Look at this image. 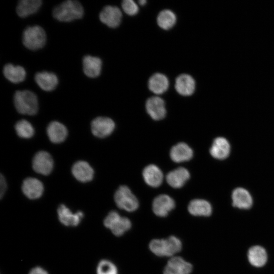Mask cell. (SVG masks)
<instances>
[{"instance_id": "1", "label": "cell", "mask_w": 274, "mask_h": 274, "mask_svg": "<svg viewBox=\"0 0 274 274\" xmlns=\"http://www.w3.org/2000/svg\"><path fill=\"white\" fill-rule=\"evenodd\" d=\"M149 248L152 253L158 257H173L182 249L181 241L175 235L166 238L151 240Z\"/></svg>"}, {"instance_id": "2", "label": "cell", "mask_w": 274, "mask_h": 274, "mask_svg": "<svg viewBox=\"0 0 274 274\" xmlns=\"http://www.w3.org/2000/svg\"><path fill=\"white\" fill-rule=\"evenodd\" d=\"M84 14L81 4L76 0H67L57 5L53 11V17L63 22L80 19Z\"/></svg>"}, {"instance_id": "3", "label": "cell", "mask_w": 274, "mask_h": 274, "mask_svg": "<svg viewBox=\"0 0 274 274\" xmlns=\"http://www.w3.org/2000/svg\"><path fill=\"white\" fill-rule=\"evenodd\" d=\"M14 102L17 111L24 115H35L38 110L37 95L28 90H18L14 96Z\"/></svg>"}, {"instance_id": "4", "label": "cell", "mask_w": 274, "mask_h": 274, "mask_svg": "<svg viewBox=\"0 0 274 274\" xmlns=\"http://www.w3.org/2000/svg\"><path fill=\"white\" fill-rule=\"evenodd\" d=\"M46 41V32L40 26H28L23 32V44L29 49L36 50L41 49L45 45Z\"/></svg>"}, {"instance_id": "5", "label": "cell", "mask_w": 274, "mask_h": 274, "mask_svg": "<svg viewBox=\"0 0 274 274\" xmlns=\"http://www.w3.org/2000/svg\"><path fill=\"white\" fill-rule=\"evenodd\" d=\"M104 224L117 236L123 235L132 226L131 221L128 218L121 216L115 211L109 213L104 220Z\"/></svg>"}, {"instance_id": "6", "label": "cell", "mask_w": 274, "mask_h": 274, "mask_svg": "<svg viewBox=\"0 0 274 274\" xmlns=\"http://www.w3.org/2000/svg\"><path fill=\"white\" fill-rule=\"evenodd\" d=\"M114 200L119 208L128 212H134L139 208L137 198L126 186H121L117 190Z\"/></svg>"}, {"instance_id": "7", "label": "cell", "mask_w": 274, "mask_h": 274, "mask_svg": "<svg viewBox=\"0 0 274 274\" xmlns=\"http://www.w3.org/2000/svg\"><path fill=\"white\" fill-rule=\"evenodd\" d=\"M192 265L182 257L175 256L170 257L163 270V274H190Z\"/></svg>"}, {"instance_id": "8", "label": "cell", "mask_w": 274, "mask_h": 274, "mask_svg": "<svg viewBox=\"0 0 274 274\" xmlns=\"http://www.w3.org/2000/svg\"><path fill=\"white\" fill-rule=\"evenodd\" d=\"M115 124L111 118L98 117L93 120L91 124V131L96 137L103 138L109 136L114 131Z\"/></svg>"}, {"instance_id": "9", "label": "cell", "mask_w": 274, "mask_h": 274, "mask_svg": "<svg viewBox=\"0 0 274 274\" xmlns=\"http://www.w3.org/2000/svg\"><path fill=\"white\" fill-rule=\"evenodd\" d=\"M32 167L39 174L49 175L53 167V160L50 154L44 151L38 152L32 159Z\"/></svg>"}, {"instance_id": "10", "label": "cell", "mask_w": 274, "mask_h": 274, "mask_svg": "<svg viewBox=\"0 0 274 274\" xmlns=\"http://www.w3.org/2000/svg\"><path fill=\"white\" fill-rule=\"evenodd\" d=\"M175 208L174 200L167 194H160L156 197L152 202V210L158 217H166Z\"/></svg>"}, {"instance_id": "11", "label": "cell", "mask_w": 274, "mask_h": 274, "mask_svg": "<svg viewBox=\"0 0 274 274\" xmlns=\"http://www.w3.org/2000/svg\"><path fill=\"white\" fill-rule=\"evenodd\" d=\"M122 16V12L119 8L108 5L100 12L99 18L101 22L108 26L115 28L120 25Z\"/></svg>"}, {"instance_id": "12", "label": "cell", "mask_w": 274, "mask_h": 274, "mask_svg": "<svg viewBox=\"0 0 274 274\" xmlns=\"http://www.w3.org/2000/svg\"><path fill=\"white\" fill-rule=\"evenodd\" d=\"M146 109L149 116L155 120L162 119L166 113L164 101L157 96H152L147 100Z\"/></svg>"}, {"instance_id": "13", "label": "cell", "mask_w": 274, "mask_h": 274, "mask_svg": "<svg viewBox=\"0 0 274 274\" xmlns=\"http://www.w3.org/2000/svg\"><path fill=\"white\" fill-rule=\"evenodd\" d=\"M175 88L179 94L184 96H190L195 92V81L189 74H181L176 79Z\"/></svg>"}, {"instance_id": "14", "label": "cell", "mask_w": 274, "mask_h": 274, "mask_svg": "<svg viewBox=\"0 0 274 274\" xmlns=\"http://www.w3.org/2000/svg\"><path fill=\"white\" fill-rule=\"evenodd\" d=\"M58 219L61 223L66 226H78L83 217V213L78 211L76 213L72 212L65 205L61 204L57 209Z\"/></svg>"}, {"instance_id": "15", "label": "cell", "mask_w": 274, "mask_h": 274, "mask_svg": "<svg viewBox=\"0 0 274 274\" xmlns=\"http://www.w3.org/2000/svg\"><path fill=\"white\" fill-rule=\"evenodd\" d=\"M22 190L27 197L31 199H35L42 196L44 191V186L42 183L38 179L28 178L23 182Z\"/></svg>"}, {"instance_id": "16", "label": "cell", "mask_w": 274, "mask_h": 274, "mask_svg": "<svg viewBox=\"0 0 274 274\" xmlns=\"http://www.w3.org/2000/svg\"><path fill=\"white\" fill-rule=\"evenodd\" d=\"M72 172L74 177L81 182L91 181L93 177L94 171L86 161H79L73 166Z\"/></svg>"}, {"instance_id": "17", "label": "cell", "mask_w": 274, "mask_h": 274, "mask_svg": "<svg viewBox=\"0 0 274 274\" xmlns=\"http://www.w3.org/2000/svg\"><path fill=\"white\" fill-rule=\"evenodd\" d=\"M192 149L186 143L181 142L174 146L170 151V158L175 162L180 163L191 159L193 156Z\"/></svg>"}, {"instance_id": "18", "label": "cell", "mask_w": 274, "mask_h": 274, "mask_svg": "<svg viewBox=\"0 0 274 274\" xmlns=\"http://www.w3.org/2000/svg\"><path fill=\"white\" fill-rule=\"evenodd\" d=\"M190 178L188 170L184 167H179L170 172L166 176L167 183L171 187L179 188L186 183Z\"/></svg>"}, {"instance_id": "19", "label": "cell", "mask_w": 274, "mask_h": 274, "mask_svg": "<svg viewBox=\"0 0 274 274\" xmlns=\"http://www.w3.org/2000/svg\"><path fill=\"white\" fill-rule=\"evenodd\" d=\"M149 89L156 94H161L168 89L169 81L164 75L157 73L150 77L148 80Z\"/></svg>"}, {"instance_id": "20", "label": "cell", "mask_w": 274, "mask_h": 274, "mask_svg": "<svg viewBox=\"0 0 274 274\" xmlns=\"http://www.w3.org/2000/svg\"><path fill=\"white\" fill-rule=\"evenodd\" d=\"M143 177L145 182L150 186H159L163 180V174L160 168L154 164H150L145 167Z\"/></svg>"}, {"instance_id": "21", "label": "cell", "mask_w": 274, "mask_h": 274, "mask_svg": "<svg viewBox=\"0 0 274 274\" xmlns=\"http://www.w3.org/2000/svg\"><path fill=\"white\" fill-rule=\"evenodd\" d=\"M102 61L95 56L86 55L83 58V68L84 74L88 77L96 78L101 72Z\"/></svg>"}, {"instance_id": "22", "label": "cell", "mask_w": 274, "mask_h": 274, "mask_svg": "<svg viewBox=\"0 0 274 274\" xmlns=\"http://www.w3.org/2000/svg\"><path fill=\"white\" fill-rule=\"evenodd\" d=\"M35 79L39 86L46 91L54 90L58 82L55 74L45 71L37 73L35 75Z\"/></svg>"}, {"instance_id": "23", "label": "cell", "mask_w": 274, "mask_h": 274, "mask_svg": "<svg viewBox=\"0 0 274 274\" xmlns=\"http://www.w3.org/2000/svg\"><path fill=\"white\" fill-rule=\"evenodd\" d=\"M230 150L228 141L222 137L215 139L210 148L211 155L215 158L224 159L228 157Z\"/></svg>"}, {"instance_id": "24", "label": "cell", "mask_w": 274, "mask_h": 274, "mask_svg": "<svg viewBox=\"0 0 274 274\" xmlns=\"http://www.w3.org/2000/svg\"><path fill=\"white\" fill-rule=\"evenodd\" d=\"M47 133L50 140L54 143L63 142L67 135L65 126L58 121H52L47 128Z\"/></svg>"}, {"instance_id": "25", "label": "cell", "mask_w": 274, "mask_h": 274, "mask_svg": "<svg viewBox=\"0 0 274 274\" xmlns=\"http://www.w3.org/2000/svg\"><path fill=\"white\" fill-rule=\"evenodd\" d=\"M232 199L233 206L239 209H249L253 203L251 194L243 188H237L233 190Z\"/></svg>"}, {"instance_id": "26", "label": "cell", "mask_w": 274, "mask_h": 274, "mask_svg": "<svg viewBox=\"0 0 274 274\" xmlns=\"http://www.w3.org/2000/svg\"><path fill=\"white\" fill-rule=\"evenodd\" d=\"M188 211L194 216L207 217L211 215L212 208L208 201L202 199H194L189 202Z\"/></svg>"}, {"instance_id": "27", "label": "cell", "mask_w": 274, "mask_h": 274, "mask_svg": "<svg viewBox=\"0 0 274 274\" xmlns=\"http://www.w3.org/2000/svg\"><path fill=\"white\" fill-rule=\"evenodd\" d=\"M3 73L8 80L14 83L22 82L26 76V72L23 67L10 63L4 66Z\"/></svg>"}, {"instance_id": "28", "label": "cell", "mask_w": 274, "mask_h": 274, "mask_svg": "<svg viewBox=\"0 0 274 274\" xmlns=\"http://www.w3.org/2000/svg\"><path fill=\"white\" fill-rule=\"evenodd\" d=\"M42 5L41 0H21L16 7V12L19 16L25 17L35 13Z\"/></svg>"}, {"instance_id": "29", "label": "cell", "mask_w": 274, "mask_h": 274, "mask_svg": "<svg viewBox=\"0 0 274 274\" xmlns=\"http://www.w3.org/2000/svg\"><path fill=\"white\" fill-rule=\"evenodd\" d=\"M248 258L250 263L256 267L263 266L267 259L266 251L259 246L252 247L249 250Z\"/></svg>"}, {"instance_id": "30", "label": "cell", "mask_w": 274, "mask_h": 274, "mask_svg": "<svg viewBox=\"0 0 274 274\" xmlns=\"http://www.w3.org/2000/svg\"><path fill=\"white\" fill-rule=\"evenodd\" d=\"M156 20L158 25L160 28L168 30L175 25L177 17L172 11L169 9H164L159 12Z\"/></svg>"}, {"instance_id": "31", "label": "cell", "mask_w": 274, "mask_h": 274, "mask_svg": "<svg viewBox=\"0 0 274 274\" xmlns=\"http://www.w3.org/2000/svg\"><path fill=\"white\" fill-rule=\"evenodd\" d=\"M17 134L21 138L28 139L34 134V129L31 124L25 120L18 121L15 125Z\"/></svg>"}, {"instance_id": "32", "label": "cell", "mask_w": 274, "mask_h": 274, "mask_svg": "<svg viewBox=\"0 0 274 274\" xmlns=\"http://www.w3.org/2000/svg\"><path fill=\"white\" fill-rule=\"evenodd\" d=\"M97 274H118L116 265L108 260H102L98 264L96 268Z\"/></svg>"}, {"instance_id": "33", "label": "cell", "mask_w": 274, "mask_h": 274, "mask_svg": "<svg viewBox=\"0 0 274 274\" xmlns=\"http://www.w3.org/2000/svg\"><path fill=\"white\" fill-rule=\"evenodd\" d=\"M121 6L123 11L130 16L135 15L139 12L138 5L132 0L123 1Z\"/></svg>"}, {"instance_id": "34", "label": "cell", "mask_w": 274, "mask_h": 274, "mask_svg": "<svg viewBox=\"0 0 274 274\" xmlns=\"http://www.w3.org/2000/svg\"><path fill=\"white\" fill-rule=\"evenodd\" d=\"M0 196L1 198H2L3 196V195L5 194V192L7 189V183L6 180L4 178V177L2 175V174L1 175V179H0Z\"/></svg>"}, {"instance_id": "35", "label": "cell", "mask_w": 274, "mask_h": 274, "mask_svg": "<svg viewBox=\"0 0 274 274\" xmlns=\"http://www.w3.org/2000/svg\"><path fill=\"white\" fill-rule=\"evenodd\" d=\"M29 274H48V273L42 267L37 266L32 268Z\"/></svg>"}, {"instance_id": "36", "label": "cell", "mask_w": 274, "mask_h": 274, "mask_svg": "<svg viewBox=\"0 0 274 274\" xmlns=\"http://www.w3.org/2000/svg\"><path fill=\"white\" fill-rule=\"evenodd\" d=\"M147 3V1H145V0H140V1H139V4L140 5H144L146 4V3Z\"/></svg>"}]
</instances>
